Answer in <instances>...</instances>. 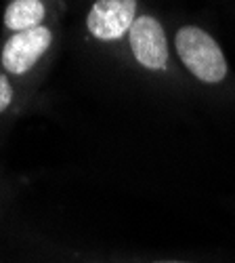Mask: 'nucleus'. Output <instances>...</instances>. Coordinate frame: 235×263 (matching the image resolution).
<instances>
[{
	"label": "nucleus",
	"instance_id": "2",
	"mask_svg": "<svg viewBox=\"0 0 235 263\" xmlns=\"http://www.w3.org/2000/svg\"><path fill=\"white\" fill-rule=\"evenodd\" d=\"M135 13L137 0H97L89 11L87 26L99 40H116L131 32Z\"/></svg>",
	"mask_w": 235,
	"mask_h": 263
},
{
	"label": "nucleus",
	"instance_id": "6",
	"mask_svg": "<svg viewBox=\"0 0 235 263\" xmlns=\"http://www.w3.org/2000/svg\"><path fill=\"white\" fill-rule=\"evenodd\" d=\"M11 101H13V86L7 76L0 74V112L7 109L11 105Z\"/></svg>",
	"mask_w": 235,
	"mask_h": 263
},
{
	"label": "nucleus",
	"instance_id": "5",
	"mask_svg": "<svg viewBox=\"0 0 235 263\" xmlns=\"http://www.w3.org/2000/svg\"><path fill=\"white\" fill-rule=\"evenodd\" d=\"M45 19V5L40 0H13L5 13V26L9 30H34Z\"/></svg>",
	"mask_w": 235,
	"mask_h": 263
},
{
	"label": "nucleus",
	"instance_id": "4",
	"mask_svg": "<svg viewBox=\"0 0 235 263\" xmlns=\"http://www.w3.org/2000/svg\"><path fill=\"white\" fill-rule=\"evenodd\" d=\"M51 40H53L51 30L42 26L34 30L15 32L3 49V65L11 74H26L49 51Z\"/></svg>",
	"mask_w": 235,
	"mask_h": 263
},
{
	"label": "nucleus",
	"instance_id": "7",
	"mask_svg": "<svg viewBox=\"0 0 235 263\" xmlns=\"http://www.w3.org/2000/svg\"><path fill=\"white\" fill-rule=\"evenodd\" d=\"M154 263H189V261H154Z\"/></svg>",
	"mask_w": 235,
	"mask_h": 263
},
{
	"label": "nucleus",
	"instance_id": "1",
	"mask_svg": "<svg viewBox=\"0 0 235 263\" xmlns=\"http://www.w3.org/2000/svg\"><path fill=\"white\" fill-rule=\"evenodd\" d=\"M175 47L181 61L185 63V68L198 80L208 84H217L225 80L227 59L223 55V49L219 47V42L208 32L196 26H185L177 32Z\"/></svg>",
	"mask_w": 235,
	"mask_h": 263
},
{
	"label": "nucleus",
	"instance_id": "3",
	"mask_svg": "<svg viewBox=\"0 0 235 263\" xmlns=\"http://www.w3.org/2000/svg\"><path fill=\"white\" fill-rule=\"evenodd\" d=\"M135 59L147 70H164L168 63V42L162 24L156 17L141 15L128 32Z\"/></svg>",
	"mask_w": 235,
	"mask_h": 263
}]
</instances>
